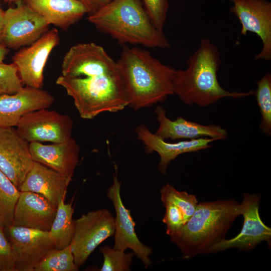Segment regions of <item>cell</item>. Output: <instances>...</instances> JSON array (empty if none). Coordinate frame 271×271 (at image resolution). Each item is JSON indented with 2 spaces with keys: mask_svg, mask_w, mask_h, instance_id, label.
<instances>
[{
  "mask_svg": "<svg viewBox=\"0 0 271 271\" xmlns=\"http://www.w3.org/2000/svg\"><path fill=\"white\" fill-rule=\"evenodd\" d=\"M232 6L230 12L239 20L240 34L247 32L257 35L262 43L260 53L255 60H271V3L267 0H230Z\"/></svg>",
  "mask_w": 271,
  "mask_h": 271,
  "instance_id": "30bf717a",
  "label": "cell"
},
{
  "mask_svg": "<svg viewBox=\"0 0 271 271\" xmlns=\"http://www.w3.org/2000/svg\"><path fill=\"white\" fill-rule=\"evenodd\" d=\"M73 213L72 203H66L65 199L61 200L58 205L55 218L49 231L56 249L64 248L71 244L75 229Z\"/></svg>",
  "mask_w": 271,
  "mask_h": 271,
  "instance_id": "cb8c5ba5",
  "label": "cell"
},
{
  "mask_svg": "<svg viewBox=\"0 0 271 271\" xmlns=\"http://www.w3.org/2000/svg\"><path fill=\"white\" fill-rule=\"evenodd\" d=\"M73 121L67 114L47 108L29 112L16 126L19 134L28 142H64L72 137Z\"/></svg>",
  "mask_w": 271,
  "mask_h": 271,
  "instance_id": "52a82bcc",
  "label": "cell"
},
{
  "mask_svg": "<svg viewBox=\"0 0 271 271\" xmlns=\"http://www.w3.org/2000/svg\"><path fill=\"white\" fill-rule=\"evenodd\" d=\"M254 94L261 114L259 128L268 136L271 135V74L268 73L256 82Z\"/></svg>",
  "mask_w": 271,
  "mask_h": 271,
  "instance_id": "4316f807",
  "label": "cell"
},
{
  "mask_svg": "<svg viewBox=\"0 0 271 271\" xmlns=\"http://www.w3.org/2000/svg\"><path fill=\"white\" fill-rule=\"evenodd\" d=\"M100 251L104 258L100 271L130 270L134 253H125L108 246L100 247Z\"/></svg>",
  "mask_w": 271,
  "mask_h": 271,
  "instance_id": "83f0119b",
  "label": "cell"
},
{
  "mask_svg": "<svg viewBox=\"0 0 271 271\" xmlns=\"http://www.w3.org/2000/svg\"><path fill=\"white\" fill-rule=\"evenodd\" d=\"M50 25L66 30L87 13L78 0H21Z\"/></svg>",
  "mask_w": 271,
  "mask_h": 271,
  "instance_id": "603a6c76",
  "label": "cell"
},
{
  "mask_svg": "<svg viewBox=\"0 0 271 271\" xmlns=\"http://www.w3.org/2000/svg\"><path fill=\"white\" fill-rule=\"evenodd\" d=\"M34 161L29 143L14 127H0V170L18 188L24 180Z\"/></svg>",
  "mask_w": 271,
  "mask_h": 271,
  "instance_id": "9a60e30c",
  "label": "cell"
},
{
  "mask_svg": "<svg viewBox=\"0 0 271 271\" xmlns=\"http://www.w3.org/2000/svg\"><path fill=\"white\" fill-rule=\"evenodd\" d=\"M9 52V49L2 44L0 43V63H2L6 56Z\"/></svg>",
  "mask_w": 271,
  "mask_h": 271,
  "instance_id": "836d02e7",
  "label": "cell"
},
{
  "mask_svg": "<svg viewBox=\"0 0 271 271\" xmlns=\"http://www.w3.org/2000/svg\"><path fill=\"white\" fill-rule=\"evenodd\" d=\"M23 85L14 63H0V96L14 94L23 87Z\"/></svg>",
  "mask_w": 271,
  "mask_h": 271,
  "instance_id": "f1b7e54d",
  "label": "cell"
},
{
  "mask_svg": "<svg viewBox=\"0 0 271 271\" xmlns=\"http://www.w3.org/2000/svg\"><path fill=\"white\" fill-rule=\"evenodd\" d=\"M155 113L159 124L155 134L165 140L209 138L216 141L225 139L227 137L226 129L219 125L201 124L181 116L172 120L167 117L165 109L161 106L156 108Z\"/></svg>",
  "mask_w": 271,
  "mask_h": 271,
  "instance_id": "ffe728a7",
  "label": "cell"
},
{
  "mask_svg": "<svg viewBox=\"0 0 271 271\" xmlns=\"http://www.w3.org/2000/svg\"><path fill=\"white\" fill-rule=\"evenodd\" d=\"M49 24L21 0L4 12L2 44L18 48L31 45L48 31Z\"/></svg>",
  "mask_w": 271,
  "mask_h": 271,
  "instance_id": "ba28073f",
  "label": "cell"
},
{
  "mask_svg": "<svg viewBox=\"0 0 271 271\" xmlns=\"http://www.w3.org/2000/svg\"><path fill=\"white\" fill-rule=\"evenodd\" d=\"M57 206L39 194L20 192L14 210L13 224L49 231Z\"/></svg>",
  "mask_w": 271,
  "mask_h": 271,
  "instance_id": "ac0fdd59",
  "label": "cell"
},
{
  "mask_svg": "<svg viewBox=\"0 0 271 271\" xmlns=\"http://www.w3.org/2000/svg\"><path fill=\"white\" fill-rule=\"evenodd\" d=\"M4 12L0 7V43L2 44L4 31Z\"/></svg>",
  "mask_w": 271,
  "mask_h": 271,
  "instance_id": "d6a6232c",
  "label": "cell"
},
{
  "mask_svg": "<svg viewBox=\"0 0 271 271\" xmlns=\"http://www.w3.org/2000/svg\"><path fill=\"white\" fill-rule=\"evenodd\" d=\"M129 100L134 110L164 101L174 94L175 69L143 49L124 45L116 61Z\"/></svg>",
  "mask_w": 271,
  "mask_h": 271,
  "instance_id": "7a4b0ae2",
  "label": "cell"
},
{
  "mask_svg": "<svg viewBox=\"0 0 271 271\" xmlns=\"http://www.w3.org/2000/svg\"><path fill=\"white\" fill-rule=\"evenodd\" d=\"M4 229L14 250L16 271H34L45 256L55 248L49 231L13 224Z\"/></svg>",
  "mask_w": 271,
  "mask_h": 271,
  "instance_id": "9c48e42d",
  "label": "cell"
},
{
  "mask_svg": "<svg viewBox=\"0 0 271 271\" xmlns=\"http://www.w3.org/2000/svg\"><path fill=\"white\" fill-rule=\"evenodd\" d=\"M119 69L104 48L94 43H79L72 46L63 57L62 75L75 77L106 73Z\"/></svg>",
  "mask_w": 271,
  "mask_h": 271,
  "instance_id": "4fadbf2b",
  "label": "cell"
},
{
  "mask_svg": "<svg viewBox=\"0 0 271 271\" xmlns=\"http://www.w3.org/2000/svg\"><path fill=\"white\" fill-rule=\"evenodd\" d=\"M34 161L72 179L79 161L80 148L72 137L60 143L45 145L40 142L29 143Z\"/></svg>",
  "mask_w": 271,
  "mask_h": 271,
  "instance_id": "d6986e66",
  "label": "cell"
},
{
  "mask_svg": "<svg viewBox=\"0 0 271 271\" xmlns=\"http://www.w3.org/2000/svg\"><path fill=\"white\" fill-rule=\"evenodd\" d=\"M161 199L166 208L163 222L170 237L178 235L195 211L198 200L196 196L179 191L169 184L160 190Z\"/></svg>",
  "mask_w": 271,
  "mask_h": 271,
  "instance_id": "7402d4cb",
  "label": "cell"
},
{
  "mask_svg": "<svg viewBox=\"0 0 271 271\" xmlns=\"http://www.w3.org/2000/svg\"><path fill=\"white\" fill-rule=\"evenodd\" d=\"M120 187L121 183L116 175L107 192V197L112 202L116 213L113 248L123 251L128 248L131 249L142 261L145 268H147L152 264L149 258L152 249L138 238L134 228L136 223L130 210L124 206L122 202Z\"/></svg>",
  "mask_w": 271,
  "mask_h": 271,
  "instance_id": "5bb4252c",
  "label": "cell"
},
{
  "mask_svg": "<svg viewBox=\"0 0 271 271\" xmlns=\"http://www.w3.org/2000/svg\"><path fill=\"white\" fill-rule=\"evenodd\" d=\"M87 20L121 44L170 48L163 31L153 25L140 0H112L97 12L89 15Z\"/></svg>",
  "mask_w": 271,
  "mask_h": 271,
  "instance_id": "3957f363",
  "label": "cell"
},
{
  "mask_svg": "<svg viewBox=\"0 0 271 271\" xmlns=\"http://www.w3.org/2000/svg\"><path fill=\"white\" fill-rule=\"evenodd\" d=\"M20 191L0 170V225L13 224L14 210Z\"/></svg>",
  "mask_w": 271,
  "mask_h": 271,
  "instance_id": "d4e9b609",
  "label": "cell"
},
{
  "mask_svg": "<svg viewBox=\"0 0 271 271\" xmlns=\"http://www.w3.org/2000/svg\"><path fill=\"white\" fill-rule=\"evenodd\" d=\"M151 22L163 31L169 10L168 0H140Z\"/></svg>",
  "mask_w": 271,
  "mask_h": 271,
  "instance_id": "f546056e",
  "label": "cell"
},
{
  "mask_svg": "<svg viewBox=\"0 0 271 271\" xmlns=\"http://www.w3.org/2000/svg\"><path fill=\"white\" fill-rule=\"evenodd\" d=\"M137 138L145 145L148 154L155 152L160 156L158 169L165 175L170 162L178 156L187 153L196 152L209 148L211 143L215 141L209 138H200L191 140H182L169 143L152 132L145 124L138 125L135 129Z\"/></svg>",
  "mask_w": 271,
  "mask_h": 271,
  "instance_id": "e0dca14e",
  "label": "cell"
},
{
  "mask_svg": "<svg viewBox=\"0 0 271 271\" xmlns=\"http://www.w3.org/2000/svg\"><path fill=\"white\" fill-rule=\"evenodd\" d=\"M71 245L54 248L36 266L34 271H77Z\"/></svg>",
  "mask_w": 271,
  "mask_h": 271,
  "instance_id": "484cf974",
  "label": "cell"
},
{
  "mask_svg": "<svg viewBox=\"0 0 271 271\" xmlns=\"http://www.w3.org/2000/svg\"><path fill=\"white\" fill-rule=\"evenodd\" d=\"M186 64L185 69L175 70L173 79L174 94L185 104L206 107L223 98H240L254 94V90L230 92L223 88L217 78L221 64L220 52L208 38L201 40Z\"/></svg>",
  "mask_w": 271,
  "mask_h": 271,
  "instance_id": "6da1fadb",
  "label": "cell"
},
{
  "mask_svg": "<svg viewBox=\"0 0 271 271\" xmlns=\"http://www.w3.org/2000/svg\"><path fill=\"white\" fill-rule=\"evenodd\" d=\"M4 228L0 225V271H16L14 250Z\"/></svg>",
  "mask_w": 271,
  "mask_h": 271,
  "instance_id": "4dcf8cb0",
  "label": "cell"
},
{
  "mask_svg": "<svg viewBox=\"0 0 271 271\" xmlns=\"http://www.w3.org/2000/svg\"><path fill=\"white\" fill-rule=\"evenodd\" d=\"M86 9L89 15L93 14L109 4L112 0H78Z\"/></svg>",
  "mask_w": 271,
  "mask_h": 271,
  "instance_id": "1f68e13d",
  "label": "cell"
},
{
  "mask_svg": "<svg viewBox=\"0 0 271 271\" xmlns=\"http://www.w3.org/2000/svg\"><path fill=\"white\" fill-rule=\"evenodd\" d=\"M240 215V204L233 199L198 203L181 232L171 240L179 248L183 258L208 253L213 246L225 239L230 226Z\"/></svg>",
  "mask_w": 271,
  "mask_h": 271,
  "instance_id": "277c9868",
  "label": "cell"
},
{
  "mask_svg": "<svg viewBox=\"0 0 271 271\" xmlns=\"http://www.w3.org/2000/svg\"><path fill=\"white\" fill-rule=\"evenodd\" d=\"M54 98L47 91L26 86L18 92L0 96V127H14L26 114L48 108Z\"/></svg>",
  "mask_w": 271,
  "mask_h": 271,
  "instance_id": "2e32d148",
  "label": "cell"
},
{
  "mask_svg": "<svg viewBox=\"0 0 271 271\" xmlns=\"http://www.w3.org/2000/svg\"><path fill=\"white\" fill-rule=\"evenodd\" d=\"M59 42L58 31L54 28L44 33L30 46L15 54L13 63L17 68L23 84L34 88H41L47 59Z\"/></svg>",
  "mask_w": 271,
  "mask_h": 271,
  "instance_id": "8fae6325",
  "label": "cell"
},
{
  "mask_svg": "<svg viewBox=\"0 0 271 271\" xmlns=\"http://www.w3.org/2000/svg\"><path fill=\"white\" fill-rule=\"evenodd\" d=\"M72 180L34 161L18 189L20 192L29 191L42 195L58 206L61 200L65 199L68 185Z\"/></svg>",
  "mask_w": 271,
  "mask_h": 271,
  "instance_id": "44dd1931",
  "label": "cell"
},
{
  "mask_svg": "<svg viewBox=\"0 0 271 271\" xmlns=\"http://www.w3.org/2000/svg\"><path fill=\"white\" fill-rule=\"evenodd\" d=\"M260 197L258 194L244 193L240 204L243 224L239 233L230 239H224L209 249L208 253H214L229 248L249 250L260 242L269 243L271 238V229L262 221L259 214Z\"/></svg>",
  "mask_w": 271,
  "mask_h": 271,
  "instance_id": "7c38bea8",
  "label": "cell"
},
{
  "mask_svg": "<svg viewBox=\"0 0 271 271\" xmlns=\"http://www.w3.org/2000/svg\"><path fill=\"white\" fill-rule=\"evenodd\" d=\"M71 246L76 265H83L103 241L114 235L115 217L106 208L90 211L74 220Z\"/></svg>",
  "mask_w": 271,
  "mask_h": 271,
  "instance_id": "8992f818",
  "label": "cell"
},
{
  "mask_svg": "<svg viewBox=\"0 0 271 271\" xmlns=\"http://www.w3.org/2000/svg\"><path fill=\"white\" fill-rule=\"evenodd\" d=\"M56 83L72 97L80 117L85 119L103 112H118L129 105L119 70L87 76L61 75Z\"/></svg>",
  "mask_w": 271,
  "mask_h": 271,
  "instance_id": "5b68a950",
  "label": "cell"
}]
</instances>
